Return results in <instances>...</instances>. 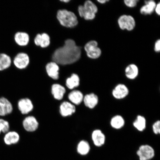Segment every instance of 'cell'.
<instances>
[{"instance_id":"1","label":"cell","mask_w":160,"mask_h":160,"mask_svg":"<svg viewBox=\"0 0 160 160\" xmlns=\"http://www.w3.org/2000/svg\"><path fill=\"white\" fill-rule=\"evenodd\" d=\"M81 55V48L76 45L74 40L68 39L63 47L54 52L52 59L58 65H69L78 61Z\"/></svg>"},{"instance_id":"2","label":"cell","mask_w":160,"mask_h":160,"mask_svg":"<svg viewBox=\"0 0 160 160\" xmlns=\"http://www.w3.org/2000/svg\"><path fill=\"white\" fill-rule=\"evenodd\" d=\"M57 18L62 26L67 28L74 27L78 23L75 14L66 9L59 10L57 13Z\"/></svg>"},{"instance_id":"3","label":"cell","mask_w":160,"mask_h":160,"mask_svg":"<svg viewBox=\"0 0 160 160\" xmlns=\"http://www.w3.org/2000/svg\"><path fill=\"white\" fill-rule=\"evenodd\" d=\"M79 16L86 20L90 21L95 18L98 8L94 3L89 0L85 2L83 5H80L78 8Z\"/></svg>"},{"instance_id":"4","label":"cell","mask_w":160,"mask_h":160,"mask_svg":"<svg viewBox=\"0 0 160 160\" xmlns=\"http://www.w3.org/2000/svg\"><path fill=\"white\" fill-rule=\"evenodd\" d=\"M98 43L95 40H92L86 44L84 49L88 57L92 59L98 58L102 54V51L98 47Z\"/></svg>"},{"instance_id":"5","label":"cell","mask_w":160,"mask_h":160,"mask_svg":"<svg viewBox=\"0 0 160 160\" xmlns=\"http://www.w3.org/2000/svg\"><path fill=\"white\" fill-rule=\"evenodd\" d=\"M139 160H151L155 156V151L153 148L149 145L140 146L137 152Z\"/></svg>"},{"instance_id":"6","label":"cell","mask_w":160,"mask_h":160,"mask_svg":"<svg viewBox=\"0 0 160 160\" xmlns=\"http://www.w3.org/2000/svg\"><path fill=\"white\" fill-rule=\"evenodd\" d=\"M120 29L127 30L128 31H132L136 26L135 19L130 15H123L119 17L118 21Z\"/></svg>"},{"instance_id":"7","label":"cell","mask_w":160,"mask_h":160,"mask_svg":"<svg viewBox=\"0 0 160 160\" xmlns=\"http://www.w3.org/2000/svg\"><path fill=\"white\" fill-rule=\"evenodd\" d=\"M129 93L128 88L122 83H119L116 85L112 92L113 97L117 100L125 98L128 95Z\"/></svg>"},{"instance_id":"8","label":"cell","mask_w":160,"mask_h":160,"mask_svg":"<svg viewBox=\"0 0 160 160\" xmlns=\"http://www.w3.org/2000/svg\"><path fill=\"white\" fill-rule=\"evenodd\" d=\"M13 111V107L11 102L5 97H0V117L11 114Z\"/></svg>"},{"instance_id":"9","label":"cell","mask_w":160,"mask_h":160,"mask_svg":"<svg viewBox=\"0 0 160 160\" xmlns=\"http://www.w3.org/2000/svg\"><path fill=\"white\" fill-rule=\"evenodd\" d=\"M14 65L18 68L23 69L25 68L29 63V58L27 53H18L14 58Z\"/></svg>"},{"instance_id":"10","label":"cell","mask_w":160,"mask_h":160,"mask_svg":"<svg viewBox=\"0 0 160 160\" xmlns=\"http://www.w3.org/2000/svg\"><path fill=\"white\" fill-rule=\"evenodd\" d=\"M91 138L93 144L97 147H102L105 143L106 136L101 130H94L92 133Z\"/></svg>"},{"instance_id":"11","label":"cell","mask_w":160,"mask_h":160,"mask_svg":"<svg viewBox=\"0 0 160 160\" xmlns=\"http://www.w3.org/2000/svg\"><path fill=\"white\" fill-rule=\"evenodd\" d=\"M18 108L23 115H27L31 112L33 109V105L32 101L28 98L19 100L18 103Z\"/></svg>"},{"instance_id":"12","label":"cell","mask_w":160,"mask_h":160,"mask_svg":"<svg viewBox=\"0 0 160 160\" xmlns=\"http://www.w3.org/2000/svg\"><path fill=\"white\" fill-rule=\"evenodd\" d=\"M24 128L28 132H33L38 128L39 123L37 119L33 116H28L24 119L23 122Z\"/></svg>"},{"instance_id":"13","label":"cell","mask_w":160,"mask_h":160,"mask_svg":"<svg viewBox=\"0 0 160 160\" xmlns=\"http://www.w3.org/2000/svg\"><path fill=\"white\" fill-rule=\"evenodd\" d=\"M76 111L75 106L70 102H63L60 105L59 112L62 117H66L72 115Z\"/></svg>"},{"instance_id":"14","label":"cell","mask_w":160,"mask_h":160,"mask_svg":"<svg viewBox=\"0 0 160 160\" xmlns=\"http://www.w3.org/2000/svg\"><path fill=\"white\" fill-rule=\"evenodd\" d=\"M98 96L94 93H91L84 96L83 102L86 107L90 109H93L99 103Z\"/></svg>"},{"instance_id":"15","label":"cell","mask_w":160,"mask_h":160,"mask_svg":"<svg viewBox=\"0 0 160 160\" xmlns=\"http://www.w3.org/2000/svg\"><path fill=\"white\" fill-rule=\"evenodd\" d=\"M46 70L50 78L54 80L59 79V67L58 64L54 62H50L46 65Z\"/></svg>"},{"instance_id":"16","label":"cell","mask_w":160,"mask_h":160,"mask_svg":"<svg viewBox=\"0 0 160 160\" xmlns=\"http://www.w3.org/2000/svg\"><path fill=\"white\" fill-rule=\"evenodd\" d=\"M4 142L7 145L16 144L19 141V133L15 131H9L5 134L3 137Z\"/></svg>"},{"instance_id":"17","label":"cell","mask_w":160,"mask_h":160,"mask_svg":"<svg viewBox=\"0 0 160 160\" xmlns=\"http://www.w3.org/2000/svg\"><path fill=\"white\" fill-rule=\"evenodd\" d=\"M84 96L81 91L79 90H73L69 94L68 98L73 105H78L82 102Z\"/></svg>"},{"instance_id":"18","label":"cell","mask_w":160,"mask_h":160,"mask_svg":"<svg viewBox=\"0 0 160 160\" xmlns=\"http://www.w3.org/2000/svg\"><path fill=\"white\" fill-rule=\"evenodd\" d=\"M66 89L63 86L59 84L55 83L52 86L51 92L56 99L61 100L63 99L66 93Z\"/></svg>"},{"instance_id":"19","label":"cell","mask_w":160,"mask_h":160,"mask_svg":"<svg viewBox=\"0 0 160 160\" xmlns=\"http://www.w3.org/2000/svg\"><path fill=\"white\" fill-rule=\"evenodd\" d=\"M34 42L36 45L42 48L47 47L50 44V38L46 33L38 34L34 39Z\"/></svg>"},{"instance_id":"20","label":"cell","mask_w":160,"mask_h":160,"mask_svg":"<svg viewBox=\"0 0 160 160\" xmlns=\"http://www.w3.org/2000/svg\"><path fill=\"white\" fill-rule=\"evenodd\" d=\"M125 121L122 116L116 115L112 118L110 121V125L113 128L119 130L124 127Z\"/></svg>"},{"instance_id":"21","label":"cell","mask_w":160,"mask_h":160,"mask_svg":"<svg viewBox=\"0 0 160 160\" xmlns=\"http://www.w3.org/2000/svg\"><path fill=\"white\" fill-rule=\"evenodd\" d=\"M125 72L126 77L130 80L135 79L139 74L138 68L134 64L128 65L126 67Z\"/></svg>"},{"instance_id":"22","label":"cell","mask_w":160,"mask_h":160,"mask_svg":"<svg viewBox=\"0 0 160 160\" xmlns=\"http://www.w3.org/2000/svg\"><path fill=\"white\" fill-rule=\"evenodd\" d=\"M156 5L155 2L152 0L145 1V4L140 9V13L143 15H151L154 11Z\"/></svg>"},{"instance_id":"23","label":"cell","mask_w":160,"mask_h":160,"mask_svg":"<svg viewBox=\"0 0 160 160\" xmlns=\"http://www.w3.org/2000/svg\"><path fill=\"white\" fill-rule=\"evenodd\" d=\"M14 39L18 45L21 46H26L29 41V35L23 32H18L15 35Z\"/></svg>"},{"instance_id":"24","label":"cell","mask_w":160,"mask_h":160,"mask_svg":"<svg viewBox=\"0 0 160 160\" xmlns=\"http://www.w3.org/2000/svg\"><path fill=\"white\" fill-rule=\"evenodd\" d=\"M12 62V59L9 55L5 53H0V71L9 68Z\"/></svg>"},{"instance_id":"25","label":"cell","mask_w":160,"mask_h":160,"mask_svg":"<svg viewBox=\"0 0 160 160\" xmlns=\"http://www.w3.org/2000/svg\"><path fill=\"white\" fill-rule=\"evenodd\" d=\"M133 125L138 131L143 132L147 127V120L143 116L138 115L135 121L133 122Z\"/></svg>"},{"instance_id":"26","label":"cell","mask_w":160,"mask_h":160,"mask_svg":"<svg viewBox=\"0 0 160 160\" xmlns=\"http://www.w3.org/2000/svg\"><path fill=\"white\" fill-rule=\"evenodd\" d=\"M80 79L77 74L73 73L71 77L68 78L66 81V85L69 89H73L78 87L80 85Z\"/></svg>"},{"instance_id":"27","label":"cell","mask_w":160,"mask_h":160,"mask_svg":"<svg viewBox=\"0 0 160 160\" xmlns=\"http://www.w3.org/2000/svg\"><path fill=\"white\" fill-rule=\"evenodd\" d=\"M77 149L79 154L85 156L89 153L91 150V147L88 142L85 140H82L78 143Z\"/></svg>"},{"instance_id":"28","label":"cell","mask_w":160,"mask_h":160,"mask_svg":"<svg viewBox=\"0 0 160 160\" xmlns=\"http://www.w3.org/2000/svg\"><path fill=\"white\" fill-rule=\"evenodd\" d=\"M10 126L9 122L0 118V135L6 133L10 131Z\"/></svg>"},{"instance_id":"29","label":"cell","mask_w":160,"mask_h":160,"mask_svg":"<svg viewBox=\"0 0 160 160\" xmlns=\"http://www.w3.org/2000/svg\"><path fill=\"white\" fill-rule=\"evenodd\" d=\"M152 131L155 135H159L160 133V121L158 120L152 125Z\"/></svg>"},{"instance_id":"30","label":"cell","mask_w":160,"mask_h":160,"mask_svg":"<svg viewBox=\"0 0 160 160\" xmlns=\"http://www.w3.org/2000/svg\"><path fill=\"white\" fill-rule=\"evenodd\" d=\"M138 2V0H125L124 1L125 4L127 7L132 8L136 7L137 5Z\"/></svg>"},{"instance_id":"31","label":"cell","mask_w":160,"mask_h":160,"mask_svg":"<svg viewBox=\"0 0 160 160\" xmlns=\"http://www.w3.org/2000/svg\"><path fill=\"white\" fill-rule=\"evenodd\" d=\"M154 51L156 52H159L160 51V40H157L155 42L154 46Z\"/></svg>"},{"instance_id":"32","label":"cell","mask_w":160,"mask_h":160,"mask_svg":"<svg viewBox=\"0 0 160 160\" xmlns=\"http://www.w3.org/2000/svg\"><path fill=\"white\" fill-rule=\"evenodd\" d=\"M156 13L158 15H160V3L159 2L156 5L155 11Z\"/></svg>"},{"instance_id":"33","label":"cell","mask_w":160,"mask_h":160,"mask_svg":"<svg viewBox=\"0 0 160 160\" xmlns=\"http://www.w3.org/2000/svg\"><path fill=\"white\" fill-rule=\"evenodd\" d=\"M99 3L101 4H105L107 2H108L109 1L108 0H98V1H97Z\"/></svg>"},{"instance_id":"34","label":"cell","mask_w":160,"mask_h":160,"mask_svg":"<svg viewBox=\"0 0 160 160\" xmlns=\"http://www.w3.org/2000/svg\"><path fill=\"white\" fill-rule=\"evenodd\" d=\"M70 1L69 0H62V1H61V2H63L65 3L68 2Z\"/></svg>"}]
</instances>
